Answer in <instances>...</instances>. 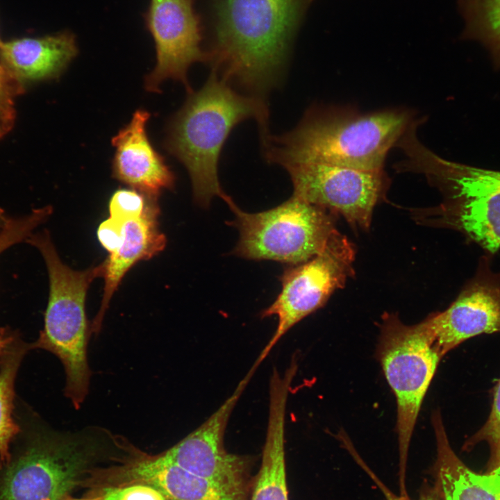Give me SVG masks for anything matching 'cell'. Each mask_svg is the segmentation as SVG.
I'll return each instance as SVG.
<instances>
[{
    "label": "cell",
    "instance_id": "cell-1",
    "mask_svg": "<svg viewBox=\"0 0 500 500\" xmlns=\"http://www.w3.org/2000/svg\"><path fill=\"white\" fill-rule=\"evenodd\" d=\"M303 0H217L207 62L231 85L262 97L281 81Z\"/></svg>",
    "mask_w": 500,
    "mask_h": 500
},
{
    "label": "cell",
    "instance_id": "cell-2",
    "mask_svg": "<svg viewBox=\"0 0 500 500\" xmlns=\"http://www.w3.org/2000/svg\"><path fill=\"white\" fill-rule=\"evenodd\" d=\"M412 122L405 110L360 113L350 108L315 107L294 129L269 135L262 144L266 160L281 167L312 162L379 170Z\"/></svg>",
    "mask_w": 500,
    "mask_h": 500
},
{
    "label": "cell",
    "instance_id": "cell-3",
    "mask_svg": "<svg viewBox=\"0 0 500 500\" xmlns=\"http://www.w3.org/2000/svg\"><path fill=\"white\" fill-rule=\"evenodd\" d=\"M247 119L256 120L261 140L269 135L265 99L240 94L212 69L203 87L190 92L172 118L165 146L187 169L199 206L208 207L215 197L224 201L230 197L219 181V158L232 129Z\"/></svg>",
    "mask_w": 500,
    "mask_h": 500
},
{
    "label": "cell",
    "instance_id": "cell-4",
    "mask_svg": "<svg viewBox=\"0 0 500 500\" xmlns=\"http://www.w3.org/2000/svg\"><path fill=\"white\" fill-rule=\"evenodd\" d=\"M119 449V435L104 427L41 428L0 466V500H64Z\"/></svg>",
    "mask_w": 500,
    "mask_h": 500
},
{
    "label": "cell",
    "instance_id": "cell-5",
    "mask_svg": "<svg viewBox=\"0 0 500 500\" xmlns=\"http://www.w3.org/2000/svg\"><path fill=\"white\" fill-rule=\"evenodd\" d=\"M400 172L424 174L442 194L429 211L433 224L460 233L488 254L500 249V171L447 160L426 148L416 135L401 144Z\"/></svg>",
    "mask_w": 500,
    "mask_h": 500
},
{
    "label": "cell",
    "instance_id": "cell-6",
    "mask_svg": "<svg viewBox=\"0 0 500 500\" xmlns=\"http://www.w3.org/2000/svg\"><path fill=\"white\" fill-rule=\"evenodd\" d=\"M28 241L43 256L49 279L44 326L35 346L59 358L65 373V394L78 410L88 394L92 374L87 353L91 331L86 295L91 283L103 278L104 265L74 270L62 262L48 233L33 235Z\"/></svg>",
    "mask_w": 500,
    "mask_h": 500
},
{
    "label": "cell",
    "instance_id": "cell-7",
    "mask_svg": "<svg viewBox=\"0 0 500 500\" xmlns=\"http://www.w3.org/2000/svg\"><path fill=\"white\" fill-rule=\"evenodd\" d=\"M376 357L397 401L400 494H408L409 447L417 417L441 357L426 325H407L394 313L381 317Z\"/></svg>",
    "mask_w": 500,
    "mask_h": 500
},
{
    "label": "cell",
    "instance_id": "cell-8",
    "mask_svg": "<svg viewBox=\"0 0 500 500\" xmlns=\"http://www.w3.org/2000/svg\"><path fill=\"white\" fill-rule=\"evenodd\" d=\"M239 231L233 253L248 260H274L290 265L321 253L338 231L331 213L292 195L272 209L249 213L230 197L226 201Z\"/></svg>",
    "mask_w": 500,
    "mask_h": 500
},
{
    "label": "cell",
    "instance_id": "cell-9",
    "mask_svg": "<svg viewBox=\"0 0 500 500\" xmlns=\"http://www.w3.org/2000/svg\"><path fill=\"white\" fill-rule=\"evenodd\" d=\"M355 256L353 244L338 231L321 253L284 270L280 276L281 292L260 313L262 318L276 316L277 326L253 367L258 368L289 330L322 308L333 292L345 285L354 273Z\"/></svg>",
    "mask_w": 500,
    "mask_h": 500
},
{
    "label": "cell",
    "instance_id": "cell-10",
    "mask_svg": "<svg viewBox=\"0 0 500 500\" xmlns=\"http://www.w3.org/2000/svg\"><path fill=\"white\" fill-rule=\"evenodd\" d=\"M254 372L250 369L233 394L199 427L159 453L166 461L248 500L254 478L253 457L228 452L224 442L230 416Z\"/></svg>",
    "mask_w": 500,
    "mask_h": 500
},
{
    "label": "cell",
    "instance_id": "cell-11",
    "mask_svg": "<svg viewBox=\"0 0 500 500\" xmlns=\"http://www.w3.org/2000/svg\"><path fill=\"white\" fill-rule=\"evenodd\" d=\"M289 174L294 196L342 215L354 228L367 230L373 211L388 187L383 169L365 170L330 164L299 162L282 166Z\"/></svg>",
    "mask_w": 500,
    "mask_h": 500
},
{
    "label": "cell",
    "instance_id": "cell-12",
    "mask_svg": "<svg viewBox=\"0 0 500 500\" xmlns=\"http://www.w3.org/2000/svg\"><path fill=\"white\" fill-rule=\"evenodd\" d=\"M194 0H150L143 15L146 28L154 41L156 63L145 79L149 92H159L167 78L183 83L190 93L189 67L206 62L201 47V30Z\"/></svg>",
    "mask_w": 500,
    "mask_h": 500
},
{
    "label": "cell",
    "instance_id": "cell-13",
    "mask_svg": "<svg viewBox=\"0 0 500 500\" xmlns=\"http://www.w3.org/2000/svg\"><path fill=\"white\" fill-rule=\"evenodd\" d=\"M490 261L483 258L455 301L424 320L441 358L471 338L500 333V272Z\"/></svg>",
    "mask_w": 500,
    "mask_h": 500
},
{
    "label": "cell",
    "instance_id": "cell-14",
    "mask_svg": "<svg viewBox=\"0 0 500 500\" xmlns=\"http://www.w3.org/2000/svg\"><path fill=\"white\" fill-rule=\"evenodd\" d=\"M149 117L148 111L136 110L129 123L112 138L115 148L112 170L118 181L157 200L162 190L174 188L175 176L148 138Z\"/></svg>",
    "mask_w": 500,
    "mask_h": 500
},
{
    "label": "cell",
    "instance_id": "cell-15",
    "mask_svg": "<svg viewBox=\"0 0 500 500\" xmlns=\"http://www.w3.org/2000/svg\"><path fill=\"white\" fill-rule=\"evenodd\" d=\"M159 212L157 200L147 198L141 217L126 223L125 239L121 247L103 262V292L99 309L90 324L92 334L101 331L110 300L126 272L138 262L149 260L165 249L167 239L158 228Z\"/></svg>",
    "mask_w": 500,
    "mask_h": 500
},
{
    "label": "cell",
    "instance_id": "cell-16",
    "mask_svg": "<svg viewBox=\"0 0 500 500\" xmlns=\"http://www.w3.org/2000/svg\"><path fill=\"white\" fill-rule=\"evenodd\" d=\"M78 53L76 35L69 30L0 42V62L24 84L59 77Z\"/></svg>",
    "mask_w": 500,
    "mask_h": 500
},
{
    "label": "cell",
    "instance_id": "cell-17",
    "mask_svg": "<svg viewBox=\"0 0 500 500\" xmlns=\"http://www.w3.org/2000/svg\"><path fill=\"white\" fill-rule=\"evenodd\" d=\"M436 458L434 486L440 500H500V466L484 474L470 469L450 445L440 411L433 412Z\"/></svg>",
    "mask_w": 500,
    "mask_h": 500
},
{
    "label": "cell",
    "instance_id": "cell-18",
    "mask_svg": "<svg viewBox=\"0 0 500 500\" xmlns=\"http://www.w3.org/2000/svg\"><path fill=\"white\" fill-rule=\"evenodd\" d=\"M286 410L269 409L261 465L254 476L251 500H288L286 478L285 425Z\"/></svg>",
    "mask_w": 500,
    "mask_h": 500
},
{
    "label": "cell",
    "instance_id": "cell-19",
    "mask_svg": "<svg viewBox=\"0 0 500 500\" xmlns=\"http://www.w3.org/2000/svg\"><path fill=\"white\" fill-rule=\"evenodd\" d=\"M144 479L167 500H248L165 460L151 464Z\"/></svg>",
    "mask_w": 500,
    "mask_h": 500
},
{
    "label": "cell",
    "instance_id": "cell-20",
    "mask_svg": "<svg viewBox=\"0 0 500 500\" xmlns=\"http://www.w3.org/2000/svg\"><path fill=\"white\" fill-rule=\"evenodd\" d=\"M465 19L462 38L479 42L500 68V0H458Z\"/></svg>",
    "mask_w": 500,
    "mask_h": 500
},
{
    "label": "cell",
    "instance_id": "cell-21",
    "mask_svg": "<svg viewBox=\"0 0 500 500\" xmlns=\"http://www.w3.org/2000/svg\"><path fill=\"white\" fill-rule=\"evenodd\" d=\"M22 352V349L10 348L4 355L0 369V466L9 462L11 457L9 445L19 432L12 412L14 381Z\"/></svg>",
    "mask_w": 500,
    "mask_h": 500
},
{
    "label": "cell",
    "instance_id": "cell-22",
    "mask_svg": "<svg viewBox=\"0 0 500 500\" xmlns=\"http://www.w3.org/2000/svg\"><path fill=\"white\" fill-rule=\"evenodd\" d=\"M484 442L489 446L490 457L487 472L500 466V379L494 388L490 413L485 424L464 444V449L470 450Z\"/></svg>",
    "mask_w": 500,
    "mask_h": 500
},
{
    "label": "cell",
    "instance_id": "cell-23",
    "mask_svg": "<svg viewBox=\"0 0 500 500\" xmlns=\"http://www.w3.org/2000/svg\"><path fill=\"white\" fill-rule=\"evenodd\" d=\"M85 497L92 500H167L159 490L142 483L90 488Z\"/></svg>",
    "mask_w": 500,
    "mask_h": 500
},
{
    "label": "cell",
    "instance_id": "cell-24",
    "mask_svg": "<svg viewBox=\"0 0 500 500\" xmlns=\"http://www.w3.org/2000/svg\"><path fill=\"white\" fill-rule=\"evenodd\" d=\"M146 203V197L138 191L119 189L109 201V217L122 223L138 219L142 215Z\"/></svg>",
    "mask_w": 500,
    "mask_h": 500
},
{
    "label": "cell",
    "instance_id": "cell-25",
    "mask_svg": "<svg viewBox=\"0 0 500 500\" xmlns=\"http://www.w3.org/2000/svg\"><path fill=\"white\" fill-rule=\"evenodd\" d=\"M24 92V84L0 62V116L15 121V99Z\"/></svg>",
    "mask_w": 500,
    "mask_h": 500
},
{
    "label": "cell",
    "instance_id": "cell-26",
    "mask_svg": "<svg viewBox=\"0 0 500 500\" xmlns=\"http://www.w3.org/2000/svg\"><path fill=\"white\" fill-rule=\"evenodd\" d=\"M125 224L108 217L98 226L97 238L109 254L116 252L122 245L125 239Z\"/></svg>",
    "mask_w": 500,
    "mask_h": 500
},
{
    "label": "cell",
    "instance_id": "cell-27",
    "mask_svg": "<svg viewBox=\"0 0 500 500\" xmlns=\"http://www.w3.org/2000/svg\"><path fill=\"white\" fill-rule=\"evenodd\" d=\"M8 219L0 210V252L10 245L24 239L31 233L29 224L24 219Z\"/></svg>",
    "mask_w": 500,
    "mask_h": 500
},
{
    "label": "cell",
    "instance_id": "cell-28",
    "mask_svg": "<svg viewBox=\"0 0 500 500\" xmlns=\"http://www.w3.org/2000/svg\"><path fill=\"white\" fill-rule=\"evenodd\" d=\"M370 476L381 490L383 492L386 500H440L439 494L435 488V486H431L429 485H424L421 489L420 492L417 498L411 499L408 495H401L394 494L390 489H388L372 472H370Z\"/></svg>",
    "mask_w": 500,
    "mask_h": 500
},
{
    "label": "cell",
    "instance_id": "cell-29",
    "mask_svg": "<svg viewBox=\"0 0 500 500\" xmlns=\"http://www.w3.org/2000/svg\"><path fill=\"white\" fill-rule=\"evenodd\" d=\"M14 124L15 122L0 116V138H3L10 131Z\"/></svg>",
    "mask_w": 500,
    "mask_h": 500
},
{
    "label": "cell",
    "instance_id": "cell-30",
    "mask_svg": "<svg viewBox=\"0 0 500 500\" xmlns=\"http://www.w3.org/2000/svg\"><path fill=\"white\" fill-rule=\"evenodd\" d=\"M10 342L9 338L0 334V356L6 353V350L9 348Z\"/></svg>",
    "mask_w": 500,
    "mask_h": 500
},
{
    "label": "cell",
    "instance_id": "cell-31",
    "mask_svg": "<svg viewBox=\"0 0 500 500\" xmlns=\"http://www.w3.org/2000/svg\"><path fill=\"white\" fill-rule=\"evenodd\" d=\"M64 500H92V499L89 497H85L84 498H82V499H76V498L72 497V496H69Z\"/></svg>",
    "mask_w": 500,
    "mask_h": 500
},
{
    "label": "cell",
    "instance_id": "cell-32",
    "mask_svg": "<svg viewBox=\"0 0 500 500\" xmlns=\"http://www.w3.org/2000/svg\"><path fill=\"white\" fill-rule=\"evenodd\" d=\"M1 39H0V42H1Z\"/></svg>",
    "mask_w": 500,
    "mask_h": 500
}]
</instances>
